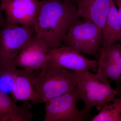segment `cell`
Instances as JSON below:
<instances>
[{
    "mask_svg": "<svg viewBox=\"0 0 121 121\" xmlns=\"http://www.w3.org/2000/svg\"><path fill=\"white\" fill-rule=\"evenodd\" d=\"M35 71L18 69L13 76L11 93L15 102L19 101H30L35 104L36 93L33 82L38 74H36Z\"/></svg>",
    "mask_w": 121,
    "mask_h": 121,
    "instance_id": "7c38bea8",
    "label": "cell"
},
{
    "mask_svg": "<svg viewBox=\"0 0 121 121\" xmlns=\"http://www.w3.org/2000/svg\"><path fill=\"white\" fill-rule=\"evenodd\" d=\"M63 0L65 1H67V2H72V3H73L75 4V0Z\"/></svg>",
    "mask_w": 121,
    "mask_h": 121,
    "instance_id": "ac0fdd59",
    "label": "cell"
},
{
    "mask_svg": "<svg viewBox=\"0 0 121 121\" xmlns=\"http://www.w3.org/2000/svg\"><path fill=\"white\" fill-rule=\"evenodd\" d=\"M115 4L117 7L118 10L120 15L121 22V0H114Z\"/></svg>",
    "mask_w": 121,
    "mask_h": 121,
    "instance_id": "e0dca14e",
    "label": "cell"
},
{
    "mask_svg": "<svg viewBox=\"0 0 121 121\" xmlns=\"http://www.w3.org/2000/svg\"><path fill=\"white\" fill-rule=\"evenodd\" d=\"M103 41L102 31L89 21L78 20L71 26L63 41L82 54L95 56Z\"/></svg>",
    "mask_w": 121,
    "mask_h": 121,
    "instance_id": "5b68a950",
    "label": "cell"
},
{
    "mask_svg": "<svg viewBox=\"0 0 121 121\" xmlns=\"http://www.w3.org/2000/svg\"><path fill=\"white\" fill-rule=\"evenodd\" d=\"M97 73L114 82L119 90L121 82V44L117 42L109 47L99 48Z\"/></svg>",
    "mask_w": 121,
    "mask_h": 121,
    "instance_id": "30bf717a",
    "label": "cell"
},
{
    "mask_svg": "<svg viewBox=\"0 0 121 121\" xmlns=\"http://www.w3.org/2000/svg\"></svg>",
    "mask_w": 121,
    "mask_h": 121,
    "instance_id": "ffe728a7",
    "label": "cell"
},
{
    "mask_svg": "<svg viewBox=\"0 0 121 121\" xmlns=\"http://www.w3.org/2000/svg\"><path fill=\"white\" fill-rule=\"evenodd\" d=\"M112 0H75L78 13L82 19L95 24L102 31L110 9Z\"/></svg>",
    "mask_w": 121,
    "mask_h": 121,
    "instance_id": "8fae6325",
    "label": "cell"
},
{
    "mask_svg": "<svg viewBox=\"0 0 121 121\" xmlns=\"http://www.w3.org/2000/svg\"><path fill=\"white\" fill-rule=\"evenodd\" d=\"M33 29L50 48L63 45L72 25L80 18L75 4L63 0H41Z\"/></svg>",
    "mask_w": 121,
    "mask_h": 121,
    "instance_id": "6da1fadb",
    "label": "cell"
},
{
    "mask_svg": "<svg viewBox=\"0 0 121 121\" xmlns=\"http://www.w3.org/2000/svg\"><path fill=\"white\" fill-rule=\"evenodd\" d=\"M34 33L33 28L17 24L6 23L0 29V78L16 73V58Z\"/></svg>",
    "mask_w": 121,
    "mask_h": 121,
    "instance_id": "277c9868",
    "label": "cell"
},
{
    "mask_svg": "<svg viewBox=\"0 0 121 121\" xmlns=\"http://www.w3.org/2000/svg\"><path fill=\"white\" fill-rule=\"evenodd\" d=\"M113 103L106 104L91 121H121V98H115Z\"/></svg>",
    "mask_w": 121,
    "mask_h": 121,
    "instance_id": "9a60e30c",
    "label": "cell"
},
{
    "mask_svg": "<svg viewBox=\"0 0 121 121\" xmlns=\"http://www.w3.org/2000/svg\"><path fill=\"white\" fill-rule=\"evenodd\" d=\"M79 78L76 89L79 100L84 106L82 110L85 114L91 117L90 113L93 107L101 109L103 106L112 102L119 90L113 89L108 79L90 70L78 72Z\"/></svg>",
    "mask_w": 121,
    "mask_h": 121,
    "instance_id": "3957f363",
    "label": "cell"
},
{
    "mask_svg": "<svg viewBox=\"0 0 121 121\" xmlns=\"http://www.w3.org/2000/svg\"><path fill=\"white\" fill-rule=\"evenodd\" d=\"M79 78L78 72L48 62L33 82L36 93L35 104L45 103L73 90Z\"/></svg>",
    "mask_w": 121,
    "mask_h": 121,
    "instance_id": "7a4b0ae2",
    "label": "cell"
},
{
    "mask_svg": "<svg viewBox=\"0 0 121 121\" xmlns=\"http://www.w3.org/2000/svg\"><path fill=\"white\" fill-rule=\"evenodd\" d=\"M49 48L35 33L17 55L15 66L30 71L41 69L48 62Z\"/></svg>",
    "mask_w": 121,
    "mask_h": 121,
    "instance_id": "ba28073f",
    "label": "cell"
},
{
    "mask_svg": "<svg viewBox=\"0 0 121 121\" xmlns=\"http://www.w3.org/2000/svg\"><path fill=\"white\" fill-rule=\"evenodd\" d=\"M1 0H0V1Z\"/></svg>",
    "mask_w": 121,
    "mask_h": 121,
    "instance_id": "d6986e66",
    "label": "cell"
},
{
    "mask_svg": "<svg viewBox=\"0 0 121 121\" xmlns=\"http://www.w3.org/2000/svg\"><path fill=\"white\" fill-rule=\"evenodd\" d=\"M29 101L17 105L8 95L0 90V121H30L34 117Z\"/></svg>",
    "mask_w": 121,
    "mask_h": 121,
    "instance_id": "4fadbf2b",
    "label": "cell"
},
{
    "mask_svg": "<svg viewBox=\"0 0 121 121\" xmlns=\"http://www.w3.org/2000/svg\"><path fill=\"white\" fill-rule=\"evenodd\" d=\"M6 23L33 29L40 7L39 0H1Z\"/></svg>",
    "mask_w": 121,
    "mask_h": 121,
    "instance_id": "52a82bcc",
    "label": "cell"
},
{
    "mask_svg": "<svg viewBox=\"0 0 121 121\" xmlns=\"http://www.w3.org/2000/svg\"><path fill=\"white\" fill-rule=\"evenodd\" d=\"M3 11L0 8V29L6 23L5 18L2 15V12Z\"/></svg>",
    "mask_w": 121,
    "mask_h": 121,
    "instance_id": "2e32d148",
    "label": "cell"
},
{
    "mask_svg": "<svg viewBox=\"0 0 121 121\" xmlns=\"http://www.w3.org/2000/svg\"><path fill=\"white\" fill-rule=\"evenodd\" d=\"M79 97L76 87L73 90L45 103L43 121H83L91 117L78 110Z\"/></svg>",
    "mask_w": 121,
    "mask_h": 121,
    "instance_id": "8992f818",
    "label": "cell"
},
{
    "mask_svg": "<svg viewBox=\"0 0 121 121\" xmlns=\"http://www.w3.org/2000/svg\"><path fill=\"white\" fill-rule=\"evenodd\" d=\"M48 62L67 70L77 72L84 71L97 72V62L89 59L74 48L63 45L56 48H49Z\"/></svg>",
    "mask_w": 121,
    "mask_h": 121,
    "instance_id": "9c48e42d",
    "label": "cell"
},
{
    "mask_svg": "<svg viewBox=\"0 0 121 121\" xmlns=\"http://www.w3.org/2000/svg\"><path fill=\"white\" fill-rule=\"evenodd\" d=\"M103 41L101 48L109 47L118 41L121 42V17L114 0H112L110 9L102 31Z\"/></svg>",
    "mask_w": 121,
    "mask_h": 121,
    "instance_id": "5bb4252c",
    "label": "cell"
}]
</instances>
